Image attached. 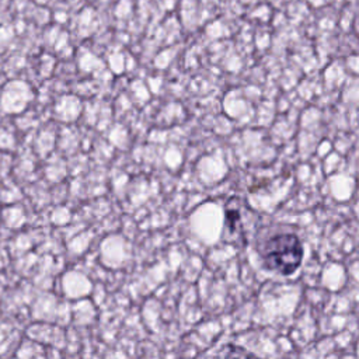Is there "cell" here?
<instances>
[{
	"mask_svg": "<svg viewBox=\"0 0 359 359\" xmlns=\"http://www.w3.org/2000/svg\"><path fill=\"white\" fill-rule=\"evenodd\" d=\"M217 359H259L258 356H255L254 353L245 351L241 346H236V345H227L222 349V352L219 353Z\"/></svg>",
	"mask_w": 359,
	"mask_h": 359,
	"instance_id": "obj_2",
	"label": "cell"
},
{
	"mask_svg": "<svg viewBox=\"0 0 359 359\" xmlns=\"http://www.w3.org/2000/svg\"><path fill=\"white\" fill-rule=\"evenodd\" d=\"M261 257L266 269L290 275L302 264L303 245L293 233L273 234L264 243Z\"/></svg>",
	"mask_w": 359,
	"mask_h": 359,
	"instance_id": "obj_1",
	"label": "cell"
}]
</instances>
